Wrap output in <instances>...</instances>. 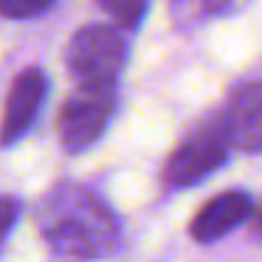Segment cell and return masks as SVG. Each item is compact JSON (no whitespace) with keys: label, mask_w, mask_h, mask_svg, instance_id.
I'll use <instances>...</instances> for the list:
<instances>
[{"label":"cell","mask_w":262,"mask_h":262,"mask_svg":"<svg viewBox=\"0 0 262 262\" xmlns=\"http://www.w3.org/2000/svg\"><path fill=\"white\" fill-rule=\"evenodd\" d=\"M51 9H54L51 0H0V17H12V20L40 17Z\"/></svg>","instance_id":"9c48e42d"},{"label":"cell","mask_w":262,"mask_h":262,"mask_svg":"<svg viewBox=\"0 0 262 262\" xmlns=\"http://www.w3.org/2000/svg\"><path fill=\"white\" fill-rule=\"evenodd\" d=\"M104 14H110L116 23V29H138V23L144 20V14L149 12L147 3H138V0H119V3H110V0H102L99 3Z\"/></svg>","instance_id":"ba28073f"},{"label":"cell","mask_w":262,"mask_h":262,"mask_svg":"<svg viewBox=\"0 0 262 262\" xmlns=\"http://www.w3.org/2000/svg\"><path fill=\"white\" fill-rule=\"evenodd\" d=\"M130 46L116 26L91 23L79 29L68 42L65 65L79 85H116L124 71Z\"/></svg>","instance_id":"7a4b0ae2"},{"label":"cell","mask_w":262,"mask_h":262,"mask_svg":"<svg viewBox=\"0 0 262 262\" xmlns=\"http://www.w3.org/2000/svg\"><path fill=\"white\" fill-rule=\"evenodd\" d=\"M254 234L262 239V209H259V211H254Z\"/></svg>","instance_id":"8fae6325"},{"label":"cell","mask_w":262,"mask_h":262,"mask_svg":"<svg viewBox=\"0 0 262 262\" xmlns=\"http://www.w3.org/2000/svg\"><path fill=\"white\" fill-rule=\"evenodd\" d=\"M217 127L228 149L234 147L243 152L262 149V82H248L237 88L228 96Z\"/></svg>","instance_id":"8992f818"},{"label":"cell","mask_w":262,"mask_h":262,"mask_svg":"<svg viewBox=\"0 0 262 262\" xmlns=\"http://www.w3.org/2000/svg\"><path fill=\"white\" fill-rule=\"evenodd\" d=\"M228 152H231V149H228L220 127L198 130L189 138H183V144L172 152V158L166 161L164 181L175 189L198 186L200 181H206L209 175L220 172L223 166L228 164Z\"/></svg>","instance_id":"277c9868"},{"label":"cell","mask_w":262,"mask_h":262,"mask_svg":"<svg viewBox=\"0 0 262 262\" xmlns=\"http://www.w3.org/2000/svg\"><path fill=\"white\" fill-rule=\"evenodd\" d=\"M254 198L243 189H231V192H223L214 194L209 203L200 206V211L194 214L192 226V239L194 243H217L223 239L226 234H231L234 228H239L251 214H254Z\"/></svg>","instance_id":"52a82bcc"},{"label":"cell","mask_w":262,"mask_h":262,"mask_svg":"<svg viewBox=\"0 0 262 262\" xmlns=\"http://www.w3.org/2000/svg\"><path fill=\"white\" fill-rule=\"evenodd\" d=\"M37 228L48 248L76 262L104 259L121 243L119 214L93 189L74 181H62L42 194Z\"/></svg>","instance_id":"6da1fadb"},{"label":"cell","mask_w":262,"mask_h":262,"mask_svg":"<svg viewBox=\"0 0 262 262\" xmlns=\"http://www.w3.org/2000/svg\"><path fill=\"white\" fill-rule=\"evenodd\" d=\"M48 91H51V79L42 68H26L14 76L6 104H3V119H0V144L3 147L20 141L34 127L48 99Z\"/></svg>","instance_id":"5b68a950"},{"label":"cell","mask_w":262,"mask_h":262,"mask_svg":"<svg viewBox=\"0 0 262 262\" xmlns=\"http://www.w3.org/2000/svg\"><path fill=\"white\" fill-rule=\"evenodd\" d=\"M20 214H23V203H20L17 198H6V194H0V245L6 243L9 234L14 231Z\"/></svg>","instance_id":"30bf717a"},{"label":"cell","mask_w":262,"mask_h":262,"mask_svg":"<svg viewBox=\"0 0 262 262\" xmlns=\"http://www.w3.org/2000/svg\"><path fill=\"white\" fill-rule=\"evenodd\" d=\"M116 85H79L59 110V141L68 155L88 152L116 113Z\"/></svg>","instance_id":"3957f363"}]
</instances>
